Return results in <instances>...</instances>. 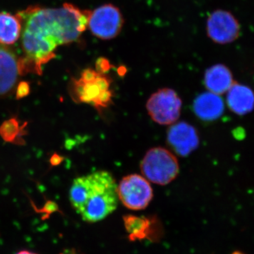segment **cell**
Here are the masks:
<instances>
[{
  "mask_svg": "<svg viewBox=\"0 0 254 254\" xmlns=\"http://www.w3.org/2000/svg\"><path fill=\"white\" fill-rule=\"evenodd\" d=\"M91 11L72 4L60 8L30 7L18 12L21 21V73L41 74L43 65L56 55L60 46L77 41L88 28Z\"/></svg>",
  "mask_w": 254,
  "mask_h": 254,
  "instance_id": "6da1fadb",
  "label": "cell"
},
{
  "mask_svg": "<svg viewBox=\"0 0 254 254\" xmlns=\"http://www.w3.org/2000/svg\"><path fill=\"white\" fill-rule=\"evenodd\" d=\"M117 189L111 174L95 172L73 180L69 190L70 202L84 221H100L116 210Z\"/></svg>",
  "mask_w": 254,
  "mask_h": 254,
  "instance_id": "7a4b0ae2",
  "label": "cell"
},
{
  "mask_svg": "<svg viewBox=\"0 0 254 254\" xmlns=\"http://www.w3.org/2000/svg\"><path fill=\"white\" fill-rule=\"evenodd\" d=\"M111 78L104 73L87 68L78 79L73 80V98L80 103L94 106L97 110L108 108L113 102Z\"/></svg>",
  "mask_w": 254,
  "mask_h": 254,
  "instance_id": "3957f363",
  "label": "cell"
},
{
  "mask_svg": "<svg viewBox=\"0 0 254 254\" xmlns=\"http://www.w3.org/2000/svg\"><path fill=\"white\" fill-rule=\"evenodd\" d=\"M141 170L147 180L163 186L176 178L180 166L175 155L165 148L156 147L145 153Z\"/></svg>",
  "mask_w": 254,
  "mask_h": 254,
  "instance_id": "277c9868",
  "label": "cell"
},
{
  "mask_svg": "<svg viewBox=\"0 0 254 254\" xmlns=\"http://www.w3.org/2000/svg\"><path fill=\"white\" fill-rule=\"evenodd\" d=\"M182 100L171 88H162L153 93L146 103L152 120L160 125H171L180 118Z\"/></svg>",
  "mask_w": 254,
  "mask_h": 254,
  "instance_id": "5b68a950",
  "label": "cell"
},
{
  "mask_svg": "<svg viewBox=\"0 0 254 254\" xmlns=\"http://www.w3.org/2000/svg\"><path fill=\"white\" fill-rule=\"evenodd\" d=\"M118 199L127 208L143 210L153 199V190L148 180L141 175L133 174L123 178L119 184Z\"/></svg>",
  "mask_w": 254,
  "mask_h": 254,
  "instance_id": "8992f818",
  "label": "cell"
},
{
  "mask_svg": "<svg viewBox=\"0 0 254 254\" xmlns=\"http://www.w3.org/2000/svg\"><path fill=\"white\" fill-rule=\"evenodd\" d=\"M124 25L123 14L113 4H105L91 11L88 27L93 36L101 40H111L120 34Z\"/></svg>",
  "mask_w": 254,
  "mask_h": 254,
  "instance_id": "52a82bcc",
  "label": "cell"
},
{
  "mask_svg": "<svg viewBox=\"0 0 254 254\" xmlns=\"http://www.w3.org/2000/svg\"><path fill=\"white\" fill-rule=\"evenodd\" d=\"M207 33L218 44L231 43L240 36V25L233 14L225 10L213 11L207 20Z\"/></svg>",
  "mask_w": 254,
  "mask_h": 254,
  "instance_id": "ba28073f",
  "label": "cell"
},
{
  "mask_svg": "<svg viewBox=\"0 0 254 254\" xmlns=\"http://www.w3.org/2000/svg\"><path fill=\"white\" fill-rule=\"evenodd\" d=\"M20 75V58L17 53L9 46L0 43V98L14 91Z\"/></svg>",
  "mask_w": 254,
  "mask_h": 254,
  "instance_id": "9c48e42d",
  "label": "cell"
},
{
  "mask_svg": "<svg viewBox=\"0 0 254 254\" xmlns=\"http://www.w3.org/2000/svg\"><path fill=\"white\" fill-rule=\"evenodd\" d=\"M169 144L182 156H187L198 147L199 139L198 133L189 124L180 123L173 125L169 129Z\"/></svg>",
  "mask_w": 254,
  "mask_h": 254,
  "instance_id": "30bf717a",
  "label": "cell"
},
{
  "mask_svg": "<svg viewBox=\"0 0 254 254\" xmlns=\"http://www.w3.org/2000/svg\"><path fill=\"white\" fill-rule=\"evenodd\" d=\"M225 109L220 95L206 92L198 95L193 103V111L196 116L205 121H213L221 117Z\"/></svg>",
  "mask_w": 254,
  "mask_h": 254,
  "instance_id": "8fae6325",
  "label": "cell"
},
{
  "mask_svg": "<svg viewBox=\"0 0 254 254\" xmlns=\"http://www.w3.org/2000/svg\"><path fill=\"white\" fill-rule=\"evenodd\" d=\"M233 76L225 65L218 64L205 71L204 84L207 89L217 95H222L228 91L234 83Z\"/></svg>",
  "mask_w": 254,
  "mask_h": 254,
  "instance_id": "7c38bea8",
  "label": "cell"
},
{
  "mask_svg": "<svg viewBox=\"0 0 254 254\" xmlns=\"http://www.w3.org/2000/svg\"><path fill=\"white\" fill-rule=\"evenodd\" d=\"M227 102L233 113L245 115L253 110V92L248 86L234 82L227 91Z\"/></svg>",
  "mask_w": 254,
  "mask_h": 254,
  "instance_id": "4fadbf2b",
  "label": "cell"
},
{
  "mask_svg": "<svg viewBox=\"0 0 254 254\" xmlns=\"http://www.w3.org/2000/svg\"><path fill=\"white\" fill-rule=\"evenodd\" d=\"M21 21L17 14L0 13V43L11 46L21 36Z\"/></svg>",
  "mask_w": 254,
  "mask_h": 254,
  "instance_id": "5bb4252c",
  "label": "cell"
},
{
  "mask_svg": "<svg viewBox=\"0 0 254 254\" xmlns=\"http://www.w3.org/2000/svg\"><path fill=\"white\" fill-rule=\"evenodd\" d=\"M23 130V127H20L17 120L10 119L0 127V136L6 142L18 141Z\"/></svg>",
  "mask_w": 254,
  "mask_h": 254,
  "instance_id": "9a60e30c",
  "label": "cell"
},
{
  "mask_svg": "<svg viewBox=\"0 0 254 254\" xmlns=\"http://www.w3.org/2000/svg\"><path fill=\"white\" fill-rule=\"evenodd\" d=\"M125 225L127 230L130 233V237L133 240L143 239L146 237L148 233V221L142 220L141 218L128 216L125 218Z\"/></svg>",
  "mask_w": 254,
  "mask_h": 254,
  "instance_id": "2e32d148",
  "label": "cell"
},
{
  "mask_svg": "<svg viewBox=\"0 0 254 254\" xmlns=\"http://www.w3.org/2000/svg\"><path fill=\"white\" fill-rule=\"evenodd\" d=\"M30 93V86L27 82H21L18 83L17 88H16V98L21 99L27 96Z\"/></svg>",
  "mask_w": 254,
  "mask_h": 254,
  "instance_id": "e0dca14e",
  "label": "cell"
},
{
  "mask_svg": "<svg viewBox=\"0 0 254 254\" xmlns=\"http://www.w3.org/2000/svg\"><path fill=\"white\" fill-rule=\"evenodd\" d=\"M110 68V63L104 58H100L97 63V71L101 73H106Z\"/></svg>",
  "mask_w": 254,
  "mask_h": 254,
  "instance_id": "ac0fdd59",
  "label": "cell"
},
{
  "mask_svg": "<svg viewBox=\"0 0 254 254\" xmlns=\"http://www.w3.org/2000/svg\"><path fill=\"white\" fill-rule=\"evenodd\" d=\"M62 161H63V158L58 154H54L50 158V163L53 166L60 165Z\"/></svg>",
  "mask_w": 254,
  "mask_h": 254,
  "instance_id": "d6986e66",
  "label": "cell"
},
{
  "mask_svg": "<svg viewBox=\"0 0 254 254\" xmlns=\"http://www.w3.org/2000/svg\"><path fill=\"white\" fill-rule=\"evenodd\" d=\"M36 254L34 253H32L31 252H28V251H21V252H18V254Z\"/></svg>",
  "mask_w": 254,
  "mask_h": 254,
  "instance_id": "ffe728a7",
  "label": "cell"
},
{
  "mask_svg": "<svg viewBox=\"0 0 254 254\" xmlns=\"http://www.w3.org/2000/svg\"><path fill=\"white\" fill-rule=\"evenodd\" d=\"M232 254H242V253H240V252H235V253H234Z\"/></svg>",
  "mask_w": 254,
  "mask_h": 254,
  "instance_id": "44dd1931",
  "label": "cell"
}]
</instances>
